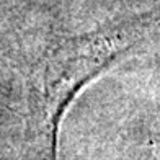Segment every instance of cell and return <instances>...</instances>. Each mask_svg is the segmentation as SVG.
Returning a JSON list of instances; mask_svg holds the SVG:
<instances>
[{
	"mask_svg": "<svg viewBox=\"0 0 160 160\" xmlns=\"http://www.w3.org/2000/svg\"><path fill=\"white\" fill-rule=\"evenodd\" d=\"M128 28L64 39L48 52L34 83L28 142L33 160H57L61 124L75 97L129 49Z\"/></svg>",
	"mask_w": 160,
	"mask_h": 160,
	"instance_id": "6da1fadb",
	"label": "cell"
}]
</instances>
